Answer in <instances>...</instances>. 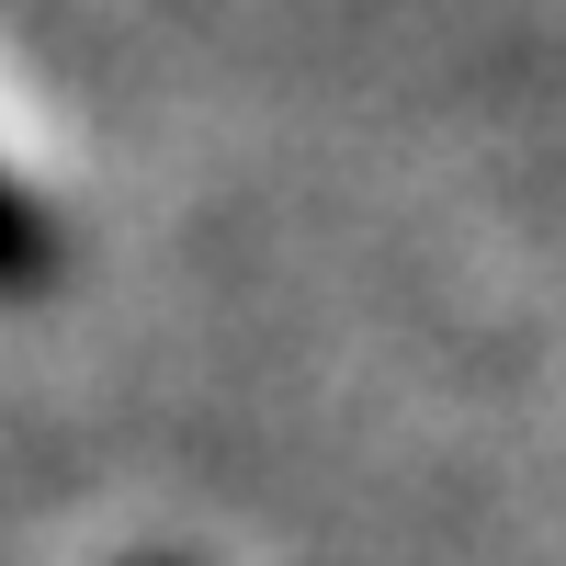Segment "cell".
Wrapping results in <instances>:
<instances>
[{"label":"cell","mask_w":566,"mask_h":566,"mask_svg":"<svg viewBox=\"0 0 566 566\" xmlns=\"http://www.w3.org/2000/svg\"><path fill=\"white\" fill-rule=\"evenodd\" d=\"M45 272H57V227H45L12 181H0V295H34Z\"/></svg>","instance_id":"6da1fadb"},{"label":"cell","mask_w":566,"mask_h":566,"mask_svg":"<svg viewBox=\"0 0 566 566\" xmlns=\"http://www.w3.org/2000/svg\"><path fill=\"white\" fill-rule=\"evenodd\" d=\"M148 566H181V555H148Z\"/></svg>","instance_id":"7a4b0ae2"}]
</instances>
